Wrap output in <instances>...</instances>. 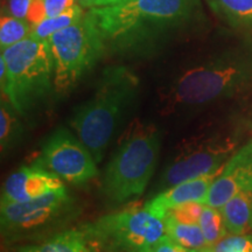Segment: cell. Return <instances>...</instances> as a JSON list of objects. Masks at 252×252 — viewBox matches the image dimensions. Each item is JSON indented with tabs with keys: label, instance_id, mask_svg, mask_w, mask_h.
I'll return each mask as SVG.
<instances>
[{
	"label": "cell",
	"instance_id": "cell-8",
	"mask_svg": "<svg viewBox=\"0 0 252 252\" xmlns=\"http://www.w3.org/2000/svg\"><path fill=\"white\" fill-rule=\"evenodd\" d=\"M235 143L228 138L196 135L185 140L161 176V189L222 171L231 158Z\"/></svg>",
	"mask_w": 252,
	"mask_h": 252
},
{
	"label": "cell",
	"instance_id": "cell-28",
	"mask_svg": "<svg viewBox=\"0 0 252 252\" xmlns=\"http://www.w3.org/2000/svg\"><path fill=\"white\" fill-rule=\"evenodd\" d=\"M78 4L84 8H94V7H104V6H110L118 4V2L124 1V0H77Z\"/></svg>",
	"mask_w": 252,
	"mask_h": 252
},
{
	"label": "cell",
	"instance_id": "cell-13",
	"mask_svg": "<svg viewBox=\"0 0 252 252\" xmlns=\"http://www.w3.org/2000/svg\"><path fill=\"white\" fill-rule=\"evenodd\" d=\"M220 172L200 176L196 179H190V180L163 189L157 196H154L152 200L145 204V207L150 212L165 220L169 210L180 207L182 204L190 202L206 203L210 186L216 176L220 174Z\"/></svg>",
	"mask_w": 252,
	"mask_h": 252
},
{
	"label": "cell",
	"instance_id": "cell-22",
	"mask_svg": "<svg viewBox=\"0 0 252 252\" xmlns=\"http://www.w3.org/2000/svg\"><path fill=\"white\" fill-rule=\"evenodd\" d=\"M209 252H252V235H230L220 241Z\"/></svg>",
	"mask_w": 252,
	"mask_h": 252
},
{
	"label": "cell",
	"instance_id": "cell-30",
	"mask_svg": "<svg viewBox=\"0 0 252 252\" xmlns=\"http://www.w3.org/2000/svg\"><path fill=\"white\" fill-rule=\"evenodd\" d=\"M196 252H202V251H201V250H200V251H196Z\"/></svg>",
	"mask_w": 252,
	"mask_h": 252
},
{
	"label": "cell",
	"instance_id": "cell-12",
	"mask_svg": "<svg viewBox=\"0 0 252 252\" xmlns=\"http://www.w3.org/2000/svg\"><path fill=\"white\" fill-rule=\"evenodd\" d=\"M64 188L62 179L42 166H24L6 179L1 202H26Z\"/></svg>",
	"mask_w": 252,
	"mask_h": 252
},
{
	"label": "cell",
	"instance_id": "cell-6",
	"mask_svg": "<svg viewBox=\"0 0 252 252\" xmlns=\"http://www.w3.org/2000/svg\"><path fill=\"white\" fill-rule=\"evenodd\" d=\"M48 42L54 65V88L59 94L76 86L108 47L90 9L76 24L53 34Z\"/></svg>",
	"mask_w": 252,
	"mask_h": 252
},
{
	"label": "cell",
	"instance_id": "cell-5",
	"mask_svg": "<svg viewBox=\"0 0 252 252\" xmlns=\"http://www.w3.org/2000/svg\"><path fill=\"white\" fill-rule=\"evenodd\" d=\"M159 151L160 134L156 126L132 123L106 166L103 179L106 197L123 203L143 194L156 169Z\"/></svg>",
	"mask_w": 252,
	"mask_h": 252
},
{
	"label": "cell",
	"instance_id": "cell-9",
	"mask_svg": "<svg viewBox=\"0 0 252 252\" xmlns=\"http://www.w3.org/2000/svg\"><path fill=\"white\" fill-rule=\"evenodd\" d=\"M71 209L72 200L65 187L26 202H1L0 222L2 234H32L56 224L67 217Z\"/></svg>",
	"mask_w": 252,
	"mask_h": 252
},
{
	"label": "cell",
	"instance_id": "cell-20",
	"mask_svg": "<svg viewBox=\"0 0 252 252\" xmlns=\"http://www.w3.org/2000/svg\"><path fill=\"white\" fill-rule=\"evenodd\" d=\"M32 26L26 19L1 14L0 19V48L2 50L21 42L31 36Z\"/></svg>",
	"mask_w": 252,
	"mask_h": 252
},
{
	"label": "cell",
	"instance_id": "cell-17",
	"mask_svg": "<svg viewBox=\"0 0 252 252\" xmlns=\"http://www.w3.org/2000/svg\"><path fill=\"white\" fill-rule=\"evenodd\" d=\"M207 2L232 26L252 28V0H207Z\"/></svg>",
	"mask_w": 252,
	"mask_h": 252
},
{
	"label": "cell",
	"instance_id": "cell-26",
	"mask_svg": "<svg viewBox=\"0 0 252 252\" xmlns=\"http://www.w3.org/2000/svg\"><path fill=\"white\" fill-rule=\"evenodd\" d=\"M32 0H8L5 14L19 19H26Z\"/></svg>",
	"mask_w": 252,
	"mask_h": 252
},
{
	"label": "cell",
	"instance_id": "cell-3",
	"mask_svg": "<svg viewBox=\"0 0 252 252\" xmlns=\"http://www.w3.org/2000/svg\"><path fill=\"white\" fill-rule=\"evenodd\" d=\"M252 80V61L241 56H223L184 69L160 90L166 115L184 113L232 96Z\"/></svg>",
	"mask_w": 252,
	"mask_h": 252
},
{
	"label": "cell",
	"instance_id": "cell-25",
	"mask_svg": "<svg viewBox=\"0 0 252 252\" xmlns=\"http://www.w3.org/2000/svg\"><path fill=\"white\" fill-rule=\"evenodd\" d=\"M77 0H43L47 18L55 17L77 4Z\"/></svg>",
	"mask_w": 252,
	"mask_h": 252
},
{
	"label": "cell",
	"instance_id": "cell-21",
	"mask_svg": "<svg viewBox=\"0 0 252 252\" xmlns=\"http://www.w3.org/2000/svg\"><path fill=\"white\" fill-rule=\"evenodd\" d=\"M198 225L202 230L208 248H213L228 236V230L225 228L224 220L219 208L204 204L203 212L198 220Z\"/></svg>",
	"mask_w": 252,
	"mask_h": 252
},
{
	"label": "cell",
	"instance_id": "cell-11",
	"mask_svg": "<svg viewBox=\"0 0 252 252\" xmlns=\"http://www.w3.org/2000/svg\"><path fill=\"white\" fill-rule=\"evenodd\" d=\"M245 190H252V140L232 154L223 166L210 186L206 204L220 209Z\"/></svg>",
	"mask_w": 252,
	"mask_h": 252
},
{
	"label": "cell",
	"instance_id": "cell-16",
	"mask_svg": "<svg viewBox=\"0 0 252 252\" xmlns=\"http://www.w3.org/2000/svg\"><path fill=\"white\" fill-rule=\"evenodd\" d=\"M166 235L186 249L200 251L208 248L207 241L198 223H185L171 216L165 217Z\"/></svg>",
	"mask_w": 252,
	"mask_h": 252
},
{
	"label": "cell",
	"instance_id": "cell-15",
	"mask_svg": "<svg viewBox=\"0 0 252 252\" xmlns=\"http://www.w3.org/2000/svg\"><path fill=\"white\" fill-rule=\"evenodd\" d=\"M230 235H244L252 229V190L235 195L220 208Z\"/></svg>",
	"mask_w": 252,
	"mask_h": 252
},
{
	"label": "cell",
	"instance_id": "cell-18",
	"mask_svg": "<svg viewBox=\"0 0 252 252\" xmlns=\"http://www.w3.org/2000/svg\"><path fill=\"white\" fill-rule=\"evenodd\" d=\"M83 8L84 7H82L77 2L68 11L55 15V17L45 19L42 23L32 28L31 37L36 40H48L56 32L64 30V28L71 26V25L76 24L78 20H81L83 15L86 14V11Z\"/></svg>",
	"mask_w": 252,
	"mask_h": 252
},
{
	"label": "cell",
	"instance_id": "cell-4",
	"mask_svg": "<svg viewBox=\"0 0 252 252\" xmlns=\"http://www.w3.org/2000/svg\"><path fill=\"white\" fill-rule=\"evenodd\" d=\"M1 94L25 115L54 88V65L48 40L27 37L2 50L0 56Z\"/></svg>",
	"mask_w": 252,
	"mask_h": 252
},
{
	"label": "cell",
	"instance_id": "cell-27",
	"mask_svg": "<svg viewBox=\"0 0 252 252\" xmlns=\"http://www.w3.org/2000/svg\"><path fill=\"white\" fill-rule=\"evenodd\" d=\"M152 252H196L194 250H189L176 243L174 239H172L168 235H165L158 243L152 248Z\"/></svg>",
	"mask_w": 252,
	"mask_h": 252
},
{
	"label": "cell",
	"instance_id": "cell-23",
	"mask_svg": "<svg viewBox=\"0 0 252 252\" xmlns=\"http://www.w3.org/2000/svg\"><path fill=\"white\" fill-rule=\"evenodd\" d=\"M204 204L201 202H190L176 207L174 209L169 210L166 216H171L176 220L185 223H198L201 214L203 212Z\"/></svg>",
	"mask_w": 252,
	"mask_h": 252
},
{
	"label": "cell",
	"instance_id": "cell-19",
	"mask_svg": "<svg viewBox=\"0 0 252 252\" xmlns=\"http://www.w3.org/2000/svg\"><path fill=\"white\" fill-rule=\"evenodd\" d=\"M18 115H20L13 108L8 100L1 99V108H0V145L1 152H6L14 144L18 143L21 137V123L19 121Z\"/></svg>",
	"mask_w": 252,
	"mask_h": 252
},
{
	"label": "cell",
	"instance_id": "cell-29",
	"mask_svg": "<svg viewBox=\"0 0 252 252\" xmlns=\"http://www.w3.org/2000/svg\"><path fill=\"white\" fill-rule=\"evenodd\" d=\"M131 252H152V248L145 249V250H138V251H131Z\"/></svg>",
	"mask_w": 252,
	"mask_h": 252
},
{
	"label": "cell",
	"instance_id": "cell-7",
	"mask_svg": "<svg viewBox=\"0 0 252 252\" xmlns=\"http://www.w3.org/2000/svg\"><path fill=\"white\" fill-rule=\"evenodd\" d=\"M84 228L102 247L128 252L153 248L166 235L165 220L145 206L102 216Z\"/></svg>",
	"mask_w": 252,
	"mask_h": 252
},
{
	"label": "cell",
	"instance_id": "cell-14",
	"mask_svg": "<svg viewBox=\"0 0 252 252\" xmlns=\"http://www.w3.org/2000/svg\"><path fill=\"white\" fill-rule=\"evenodd\" d=\"M102 248L99 242L82 226L59 232L39 245L21 249V252H100Z\"/></svg>",
	"mask_w": 252,
	"mask_h": 252
},
{
	"label": "cell",
	"instance_id": "cell-24",
	"mask_svg": "<svg viewBox=\"0 0 252 252\" xmlns=\"http://www.w3.org/2000/svg\"><path fill=\"white\" fill-rule=\"evenodd\" d=\"M47 19V13L43 0H32L30 8H28L26 20L31 24L32 28Z\"/></svg>",
	"mask_w": 252,
	"mask_h": 252
},
{
	"label": "cell",
	"instance_id": "cell-2",
	"mask_svg": "<svg viewBox=\"0 0 252 252\" xmlns=\"http://www.w3.org/2000/svg\"><path fill=\"white\" fill-rule=\"evenodd\" d=\"M139 81L130 69L109 67L103 71L93 97L75 109L70 126L93 154L102 161L113 134L134 102Z\"/></svg>",
	"mask_w": 252,
	"mask_h": 252
},
{
	"label": "cell",
	"instance_id": "cell-10",
	"mask_svg": "<svg viewBox=\"0 0 252 252\" xmlns=\"http://www.w3.org/2000/svg\"><path fill=\"white\" fill-rule=\"evenodd\" d=\"M36 163L72 185L86 184L97 175L93 154L80 138L63 127L46 140Z\"/></svg>",
	"mask_w": 252,
	"mask_h": 252
},
{
	"label": "cell",
	"instance_id": "cell-1",
	"mask_svg": "<svg viewBox=\"0 0 252 252\" xmlns=\"http://www.w3.org/2000/svg\"><path fill=\"white\" fill-rule=\"evenodd\" d=\"M106 46L133 48L182 30L200 14V0H124L89 8Z\"/></svg>",
	"mask_w": 252,
	"mask_h": 252
}]
</instances>
